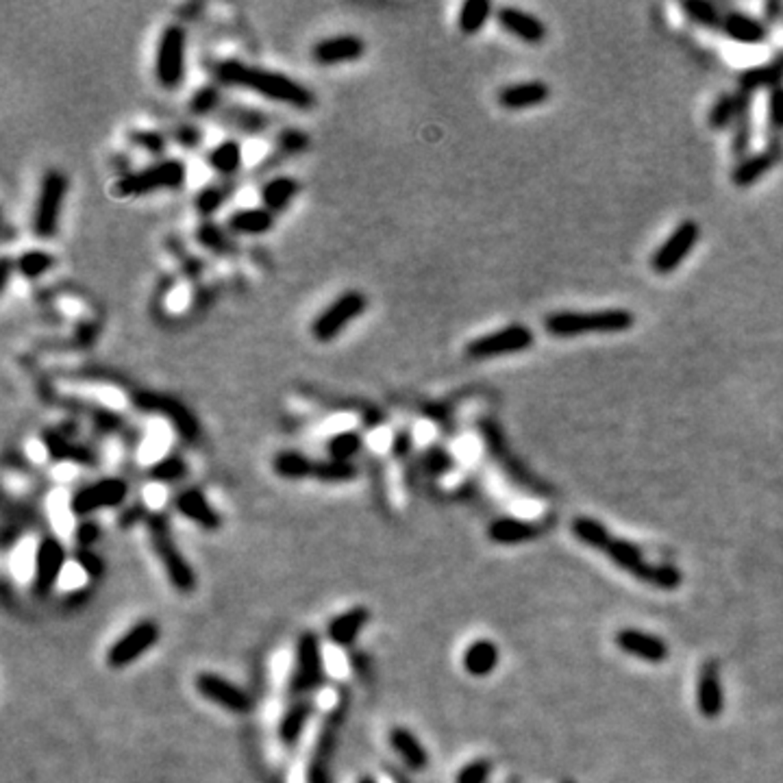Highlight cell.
<instances>
[{"label": "cell", "instance_id": "1", "mask_svg": "<svg viewBox=\"0 0 783 783\" xmlns=\"http://www.w3.org/2000/svg\"><path fill=\"white\" fill-rule=\"evenodd\" d=\"M571 529L579 542L605 553L609 562L616 564L618 568H623L624 572H629L632 577L638 579V581L649 583V586L659 589H675L681 586V581H684L679 568L670 566V564H649L647 559H644L642 551H640L633 542L612 536V533H609L601 522L594 521V518H588V516L574 518Z\"/></svg>", "mask_w": 783, "mask_h": 783}, {"label": "cell", "instance_id": "2", "mask_svg": "<svg viewBox=\"0 0 783 783\" xmlns=\"http://www.w3.org/2000/svg\"><path fill=\"white\" fill-rule=\"evenodd\" d=\"M213 76H216V81L220 85L248 90L268 100H277V103L294 107V109L305 111L316 105V96L305 88L303 83H298V81L289 79L286 74L242 64L237 59L218 61L213 65Z\"/></svg>", "mask_w": 783, "mask_h": 783}, {"label": "cell", "instance_id": "3", "mask_svg": "<svg viewBox=\"0 0 783 783\" xmlns=\"http://www.w3.org/2000/svg\"><path fill=\"white\" fill-rule=\"evenodd\" d=\"M635 314L629 309H598V312H553L544 318V331L557 340L583 335H616L632 331Z\"/></svg>", "mask_w": 783, "mask_h": 783}, {"label": "cell", "instance_id": "4", "mask_svg": "<svg viewBox=\"0 0 783 783\" xmlns=\"http://www.w3.org/2000/svg\"><path fill=\"white\" fill-rule=\"evenodd\" d=\"M350 711V694L342 693L333 708H329L324 714L323 723L318 727V736L314 740V749L307 757V766H305V783H333V769L335 757L340 751V740H342V729L347 725Z\"/></svg>", "mask_w": 783, "mask_h": 783}, {"label": "cell", "instance_id": "5", "mask_svg": "<svg viewBox=\"0 0 783 783\" xmlns=\"http://www.w3.org/2000/svg\"><path fill=\"white\" fill-rule=\"evenodd\" d=\"M146 536H149L151 548L155 557L159 559L170 586L181 594H192L196 589V572L192 564L187 562L183 551L172 536L170 518L164 512H151L146 521Z\"/></svg>", "mask_w": 783, "mask_h": 783}, {"label": "cell", "instance_id": "6", "mask_svg": "<svg viewBox=\"0 0 783 783\" xmlns=\"http://www.w3.org/2000/svg\"><path fill=\"white\" fill-rule=\"evenodd\" d=\"M327 681L323 638L316 632H303L294 649V670L288 684L289 701L312 699Z\"/></svg>", "mask_w": 783, "mask_h": 783}, {"label": "cell", "instance_id": "7", "mask_svg": "<svg viewBox=\"0 0 783 783\" xmlns=\"http://www.w3.org/2000/svg\"><path fill=\"white\" fill-rule=\"evenodd\" d=\"M187 179V168L179 159H164L144 170L129 172L116 181L114 192L122 198L152 194L157 190H179Z\"/></svg>", "mask_w": 783, "mask_h": 783}, {"label": "cell", "instance_id": "8", "mask_svg": "<svg viewBox=\"0 0 783 783\" xmlns=\"http://www.w3.org/2000/svg\"><path fill=\"white\" fill-rule=\"evenodd\" d=\"M533 342H536V335H533L531 327L513 323L498 329L495 333H486L481 338H475L472 342H468L466 355L470 359H475V362L507 357V355L525 353V350L533 347Z\"/></svg>", "mask_w": 783, "mask_h": 783}, {"label": "cell", "instance_id": "9", "mask_svg": "<svg viewBox=\"0 0 783 783\" xmlns=\"http://www.w3.org/2000/svg\"><path fill=\"white\" fill-rule=\"evenodd\" d=\"M65 192H68V179L64 172H46L42 185H39L38 202H35L33 220H30V228L39 240H50L57 233Z\"/></svg>", "mask_w": 783, "mask_h": 783}, {"label": "cell", "instance_id": "10", "mask_svg": "<svg viewBox=\"0 0 783 783\" xmlns=\"http://www.w3.org/2000/svg\"><path fill=\"white\" fill-rule=\"evenodd\" d=\"M126 498H129V483L120 479V477H105V479L81 486L70 496V512L83 521V518L94 516V513L103 510H114V507L125 505Z\"/></svg>", "mask_w": 783, "mask_h": 783}, {"label": "cell", "instance_id": "11", "mask_svg": "<svg viewBox=\"0 0 783 783\" xmlns=\"http://www.w3.org/2000/svg\"><path fill=\"white\" fill-rule=\"evenodd\" d=\"M481 434H483V440H486V444L490 446L495 460L498 461V464H501L503 472H505V475L510 477V479L516 483L521 490L531 492V495H536V496H551L553 495V490L548 483L538 479V477L533 475V472L529 470V468L522 464L521 460H516V457L512 455L505 437H503L501 429H498L495 422H490V420L481 422Z\"/></svg>", "mask_w": 783, "mask_h": 783}, {"label": "cell", "instance_id": "12", "mask_svg": "<svg viewBox=\"0 0 783 783\" xmlns=\"http://www.w3.org/2000/svg\"><path fill=\"white\" fill-rule=\"evenodd\" d=\"M161 627L155 620L144 618L135 623L126 633H122L109 649H107L105 662L109 668L122 670L133 666L137 659L144 658L149 650L159 642Z\"/></svg>", "mask_w": 783, "mask_h": 783}, {"label": "cell", "instance_id": "13", "mask_svg": "<svg viewBox=\"0 0 783 783\" xmlns=\"http://www.w3.org/2000/svg\"><path fill=\"white\" fill-rule=\"evenodd\" d=\"M368 307V298L357 289L340 294L327 309L318 314V318L312 323V335L318 342H331L338 338L350 323H355Z\"/></svg>", "mask_w": 783, "mask_h": 783}, {"label": "cell", "instance_id": "14", "mask_svg": "<svg viewBox=\"0 0 783 783\" xmlns=\"http://www.w3.org/2000/svg\"><path fill=\"white\" fill-rule=\"evenodd\" d=\"M185 30L176 24L161 33L155 55V76L164 90H176L185 76Z\"/></svg>", "mask_w": 783, "mask_h": 783}, {"label": "cell", "instance_id": "15", "mask_svg": "<svg viewBox=\"0 0 783 783\" xmlns=\"http://www.w3.org/2000/svg\"><path fill=\"white\" fill-rule=\"evenodd\" d=\"M65 562H68V551L61 540L55 536H46L39 540L33 559V583H30L33 597L46 598L53 592L59 583L61 572H64Z\"/></svg>", "mask_w": 783, "mask_h": 783}, {"label": "cell", "instance_id": "16", "mask_svg": "<svg viewBox=\"0 0 783 783\" xmlns=\"http://www.w3.org/2000/svg\"><path fill=\"white\" fill-rule=\"evenodd\" d=\"M194 688L202 699L218 705V708L233 711V714L246 716L251 714L253 708H255V701H253V696L248 694L246 690L240 688L237 684H233V681L225 679L222 675L210 673V670L196 675Z\"/></svg>", "mask_w": 783, "mask_h": 783}, {"label": "cell", "instance_id": "17", "mask_svg": "<svg viewBox=\"0 0 783 783\" xmlns=\"http://www.w3.org/2000/svg\"><path fill=\"white\" fill-rule=\"evenodd\" d=\"M701 240V227L696 220L679 222L677 228L666 237V242L650 257V268L655 274L675 272L688 259Z\"/></svg>", "mask_w": 783, "mask_h": 783}, {"label": "cell", "instance_id": "18", "mask_svg": "<svg viewBox=\"0 0 783 783\" xmlns=\"http://www.w3.org/2000/svg\"><path fill=\"white\" fill-rule=\"evenodd\" d=\"M557 518L546 516L544 521H521V518H512V516H503V518H495V521L487 525V538H490V542L495 544H503V546H516V544H525V542H533L538 540V538L544 536V533H548L555 525Z\"/></svg>", "mask_w": 783, "mask_h": 783}, {"label": "cell", "instance_id": "19", "mask_svg": "<svg viewBox=\"0 0 783 783\" xmlns=\"http://www.w3.org/2000/svg\"><path fill=\"white\" fill-rule=\"evenodd\" d=\"M175 510L179 516L190 521L192 525H196L202 531H220L222 529V516L216 507L211 505L210 498L205 496V492L198 490V487H187L181 490L175 496Z\"/></svg>", "mask_w": 783, "mask_h": 783}, {"label": "cell", "instance_id": "20", "mask_svg": "<svg viewBox=\"0 0 783 783\" xmlns=\"http://www.w3.org/2000/svg\"><path fill=\"white\" fill-rule=\"evenodd\" d=\"M753 109V94L746 91H727L714 100L708 111V126L711 131H725L734 129L738 120L751 116Z\"/></svg>", "mask_w": 783, "mask_h": 783}, {"label": "cell", "instance_id": "21", "mask_svg": "<svg viewBox=\"0 0 783 783\" xmlns=\"http://www.w3.org/2000/svg\"><path fill=\"white\" fill-rule=\"evenodd\" d=\"M696 703H699V711L705 718L714 720L723 714L725 693L723 681H720V664L716 659H708L701 666L699 685H696Z\"/></svg>", "mask_w": 783, "mask_h": 783}, {"label": "cell", "instance_id": "22", "mask_svg": "<svg viewBox=\"0 0 783 783\" xmlns=\"http://www.w3.org/2000/svg\"><path fill=\"white\" fill-rule=\"evenodd\" d=\"M370 618H373V614H370L368 607L355 605V607H350L347 612L338 614V616L329 620L327 640L338 649H353L359 635L368 627Z\"/></svg>", "mask_w": 783, "mask_h": 783}, {"label": "cell", "instance_id": "23", "mask_svg": "<svg viewBox=\"0 0 783 783\" xmlns=\"http://www.w3.org/2000/svg\"><path fill=\"white\" fill-rule=\"evenodd\" d=\"M616 647L623 653L644 659L649 664H662L670 655L668 642L659 635L638 632V629H623L616 633Z\"/></svg>", "mask_w": 783, "mask_h": 783}, {"label": "cell", "instance_id": "24", "mask_svg": "<svg viewBox=\"0 0 783 783\" xmlns=\"http://www.w3.org/2000/svg\"><path fill=\"white\" fill-rule=\"evenodd\" d=\"M314 711H316V703L312 699L289 701V705L283 711L281 720L277 725V738L281 742L283 749L289 751L294 746H298L309 723H312Z\"/></svg>", "mask_w": 783, "mask_h": 783}, {"label": "cell", "instance_id": "25", "mask_svg": "<svg viewBox=\"0 0 783 783\" xmlns=\"http://www.w3.org/2000/svg\"><path fill=\"white\" fill-rule=\"evenodd\" d=\"M366 53V44L357 35H335V38L320 39L314 44L312 59L318 65H338L348 64V61L362 59Z\"/></svg>", "mask_w": 783, "mask_h": 783}, {"label": "cell", "instance_id": "26", "mask_svg": "<svg viewBox=\"0 0 783 783\" xmlns=\"http://www.w3.org/2000/svg\"><path fill=\"white\" fill-rule=\"evenodd\" d=\"M551 99V85L544 81H522V83H512L498 90L496 100L503 109L522 111L540 107Z\"/></svg>", "mask_w": 783, "mask_h": 783}, {"label": "cell", "instance_id": "27", "mask_svg": "<svg viewBox=\"0 0 783 783\" xmlns=\"http://www.w3.org/2000/svg\"><path fill=\"white\" fill-rule=\"evenodd\" d=\"M781 157H783V149L777 144V142H772L769 149L740 159L734 170H731V183H734L736 187L755 185L761 176L769 175L772 168L779 164Z\"/></svg>", "mask_w": 783, "mask_h": 783}, {"label": "cell", "instance_id": "28", "mask_svg": "<svg viewBox=\"0 0 783 783\" xmlns=\"http://www.w3.org/2000/svg\"><path fill=\"white\" fill-rule=\"evenodd\" d=\"M496 22L501 24L507 33L521 39L525 44H542L546 39V24L533 13L522 12L516 7H501L496 12Z\"/></svg>", "mask_w": 783, "mask_h": 783}, {"label": "cell", "instance_id": "29", "mask_svg": "<svg viewBox=\"0 0 783 783\" xmlns=\"http://www.w3.org/2000/svg\"><path fill=\"white\" fill-rule=\"evenodd\" d=\"M720 30L725 33V38H729L731 42H738L744 46H755L764 44L769 39V27L761 22L755 15L740 12V9H729L723 15V27Z\"/></svg>", "mask_w": 783, "mask_h": 783}, {"label": "cell", "instance_id": "30", "mask_svg": "<svg viewBox=\"0 0 783 783\" xmlns=\"http://www.w3.org/2000/svg\"><path fill=\"white\" fill-rule=\"evenodd\" d=\"M388 742H390V749L394 751V755L403 761L407 769L414 772L426 770V766H429V753H426L425 744H422V740L414 734V731L400 725L392 727L388 734Z\"/></svg>", "mask_w": 783, "mask_h": 783}, {"label": "cell", "instance_id": "31", "mask_svg": "<svg viewBox=\"0 0 783 783\" xmlns=\"http://www.w3.org/2000/svg\"><path fill=\"white\" fill-rule=\"evenodd\" d=\"M135 405L142 407V409L161 411V414H166L168 418L172 420V425L176 426V431H179V434L185 437L187 442L196 440L198 425H196L194 416H192L190 411L185 409V407L176 403V400L159 399V396H152V394H137Z\"/></svg>", "mask_w": 783, "mask_h": 783}, {"label": "cell", "instance_id": "32", "mask_svg": "<svg viewBox=\"0 0 783 783\" xmlns=\"http://www.w3.org/2000/svg\"><path fill=\"white\" fill-rule=\"evenodd\" d=\"M498 659H501V653H498L496 644L487 638H479L466 647L464 655H461V666L470 677L481 679L495 673Z\"/></svg>", "mask_w": 783, "mask_h": 783}, {"label": "cell", "instance_id": "33", "mask_svg": "<svg viewBox=\"0 0 783 783\" xmlns=\"http://www.w3.org/2000/svg\"><path fill=\"white\" fill-rule=\"evenodd\" d=\"M783 85V53L777 55L775 59L764 65H755V68L744 70L738 76V90L753 94L761 90H775Z\"/></svg>", "mask_w": 783, "mask_h": 783}, {"label": "cell", "instance_id": "34", "mask_svg": "<svg viewBox=\"0 0 783 783\" xmlns=\"http://www.w3.org/2000/svg\"><path fill=\"white\" fill-rule=\"evenodd\" d=\"M274 227V213L268 211L266 207H248V210H237L228 216L227 231L236 233V236H266Z\"/></svg>", "mask_w": 783, "mask_h": 783}, {"label": "cell", "instance_id": "35", "mask_svg": "<svg viewBox=\"0 0 783 783\" xmlns=\"http://www.w3.org/2000/svg\"><path fill=\"white\" fill-rule=\"evenodd\" d=\"M314 461L316 460L307 457L305 452L281 451L272 457V472L279 477V479H286V481L312 479Z\"/></svg>", "mask_w": 783, "mask_h": 783}, {"label": "cell", "instance_id": "36", "mask_svg": "<svg viewBox=\"0 0 783 783\" xmlns=\"http://www.w3.org/2000/svg\"><path fill=\"white\" fill-rule=\"evenodd\" d=\"M297 194H298V181L292 179V176H274V179L263 183L262 192H259L263 207L272 213L286 210L289 202L297 198Z\"/></svg>", "mask_w": 783, "mask_h": 783}, {"label": "cell", "instance_id": "37", "mask_svg": "<svg viewBox=\"0 0 783 783\" xmlns=\"http://www.w3.org/2000/svg\"><path fill=\"white\" fill-rule=\"evenodd\" d=\"M244 151L242 144L236 140H225L207 152V166L216 170L218 175L233 176L242 168Z\"/></svg>", "mask_w": 783, "mask_h": 783}, {"label": "cell", "instance_id": "38", "mask_svg": "<svg viewBox=\"0 0 783 783\" xmlns=\"http://www.w3.org/2000/svg\"><path fill=\"white\" fill-rule=\"evenodd\" d=\"M220 118L225 120V125L242 131V133H251V135L263 133V131H268V126H271V120H268L266 114L237 105L227 107V109L220 114Z\"/></svg>", "mask_w": 783, "mask_h": 783}, {"label": "cell", "instance_id": "39", "mask_svg": "<svg viewBox=\"0 0 783 783\" xmlns=\"http://www.w3.org/2000/svg\"><path fill=\"white\" fill-rule=\"evenodd\" d=\"M364 446V437L359 431L355 429H344L338 431V434H333L327 440V444H324V449H327L329 460L333 461H353V457L357 455L359 451H362Z\"/></svg>", "mask_w": 783, "mask_h": 783}, {"label": "cell", "instance_id": "40", "mask_svg": "<svg viewBox=\"0 0 783 783\" xmlns=\"http://www.w3.org/2000/svg\"><path fill=\"white\" fill-rule=\"evenodd\" d=\"M681 9L688 15L690 22H694L696 27L703 29H720L723 27V15L725 12L718 4L710 3V0H685L681 3Z\"/></svg>", "mask_w": 783, "mask_h": 783}, {"label": "cell", "instance_id": "41", "mask_svg": "<svg viewBox=\"0 0 783 783\" xmlns=\"http://www.w3.org/2000/svg\"><path fill=\"white\" fill-rule=\"evenodd\" d=\"M359 477L357 466L353 461H333V460H316L314 461L312 479L320 483H348Z\"/></svg>", "mask_w": 783, "mask_h": 783}, {"label": "cell", "instance_id": "42", "mask_svg": "<svg viewBox=\"0 0 783 783\" xmlns=\"http://www.w3.org/2000/svg\"><path fill=\"white\" fill-rule=\"evenodd\" d=\"M490 18H492L490 0H468V3L461 4L457 24H460L461 33L475 35V33H479L483 27H486V22Z\"/></svg>", "mask_w": 783, "mask_h": 783}, {"label": "cell", "instance_id": "43", "mask_svg": "<svg viewBox=\"0 0 783 783\" xmlns=\"http://www.w3.org/2000/svg\"><path fill=\"white\" fill-rule=\"evenodd\" d=\"M44 442L46 449H48V455L55 457V460H70L76 461V464H96L94 452L83 449V446L73 444V442H68L65 437L57 434H48L44 437Z\"/></svg>", "mask_w": 783, "mask_h": 783}, {"label": "cell", "instance_id": "44", "mask_svg": "<svg viewBox=\"0 0 783 783\" xmlns=\"http://www.w3.org/2000/svg\"><path fill=\"white\" fill-rule=\"evenodd\" d=\"M196 240L202 248L216 253V255H228V253L236 251V244L228 237L227 228L218 227L211 220H205L196 228Z\"/></svg>", "mask_w": 783, "mask_h": 783}, {"label": "cell", "instance_id": "45", "mask_svg": "<svg viewBox=\"0 0 783 783\" xmlns=\"http://www.w3.org/2000/svg\"><path fill=\"white\" fill-rule=\"evenodd\" d=\"M187 461L179 455H166L161 460H157L155 464L149 468V479L155 483H175L181 481L183 477H187Z\"/></svg>", "mask_w": 783, "mask_h": 783}, {"label": "cell", "instance_id": "46", "mask_svg": "<svg viewBox=\"0 0 783 783\" xmlns=\"http://www.w3.org/2000/svg\"><path fill=\"white\" fill-rule=\"evenodd\" d=\"M55 257L48 255L46 251H27L24 255L18 257V262H15V268H18V272L22 274V277L27 279H39L42 274H46L53 268Z\"/></svg>", "mask_w": 783, "mask_h": 783}, {"label": "cell", "instance_id": "47", "mask_svg": "<svg viewBox=\"0 0 783 783\" xmlns=\"http://www.w3.org/2000/svg\"><path fill=\"white\" fill-rule=\"evenodd\" d=\"M452 466H455V460L444 446H431L422 457V468H425V472L431 479H440V477L449 475Z\"/></svg>", "mask_w": 783, "mask_h": 783}, {"label": "cell", "instance_id": "48", "mask_svg": "<svg viewBox=\"0 0 783 783\" xmlns=\"http://www.w3.org/2000/svg\"><path fill=\"white\" fill-rule=\"evenodd\" d=\"M228 192L222 185H207L202 187L201 192H198L194 198V207L196 211L201 213L202 218H211L213 213L220 210L222 205H225Z\"/></svg>", "mask_w": 783, "mask_h": 783}, {"label": "cell", "instance_id": "49", "mask_svg": "<svg viewBox=\"0 0 783 783\" xmlns=\"http://www.w3.org/2000/svg\"><path fill=\"white\" fill-rule=\"evenodd\" d=\"M73 557H74L76 566H79L81 571L85 572V577H88L90 581H99V579L105 577L107 564H105V559L94 551V548H76Z\"/></svg>", "mask_w": 783, "mask_h": 783}, {"label": "cell", "instance_id": "50", "mask_svg": "<svg viewBox=\"0 0 783 783\" xmlns=\"http://www.w3.org/2000/svg\"><path fill=\"white\" fill-rule=\"evenodd\" d=\"M222 105L220 90L216 85H202L190 99V111L194 116H210Z\"/></svg>", "mask_w": 783, "mask_h": 783}, {"label": "cell", "instance_id": "51", "mask_svg": "<svg viewBox=\"0 0 783 783\" xmlns=\"http://www.w3.org/2000/svg\"><path fill=\"white\" fill-rule=\"evenodd\" d=\"M751 142H753V122L751 116H746L731 129V152L738 157V161L751 155Z\"/></svg>", "mask_w": 783, "mask_h": 783}, {"label": "cell", "instance_id": "52", "mask_svg": "<svg viewBox=\"0 0 783 783\" xmlns=\"http://www.w3.org/2000/svg\"><path fill=\"white\" fill-rule=\"evenodd\" d=\"M492 769H495V766H492V761L486 760V757L472 760L457 770L455 783H487L492 777Z\"/></svg>", "mask_w": 783, "mask_h": 783}, {"label": "cell", "instance_id": "53", "mask_svg": "<svg viewBox=\"0 0 783 783\" xmlns=\"http://www.w3.org/2000/svg\"><path fill=\"white\" fill-rule=\"evenodd\" d=\"M307 146H309L307 133H303V131L298 129H286L277 137V149L281 151L283 155H297V152H303Z\"/></svg>", "mask_w": 783, "mask_h": 783}, {"label": "cell", "instance_id": "54", "mask_svg": "<svg viewBox=\"0 0 783 783\" xmlns=\"http://www.w3.org/2000/svg\"><path fill=\"white\" fill-rule=\"evenodd\" d=\"M100 533H103V529H100L99 522L91 521V518H83L74 529V540L79 544V548H91L100 540Z\"/></svg>", "mask_w": 783, "mask_h": 783}, {"label": "cell", "instance_id": "55", "mask_svg": "<svg viewBox=\"0 0 783 783\" xmlns=\"http://www.w3.org/2000/svg\"><path fill=\"white\" fill-rule=\"evenodd\" d=\"M149 516H151V512L146 510L144 503H131V505L122 507V512L118 516V527L125 529V531H129V529L137 527L140 522H144L146 525Z\"/></svg>", "mask_w": 783, "mask_h": 783}, {"label": "cell", "instance_id": "56", "mask_svg": "<svg viewBox=\"0 0 783 783\" xmlns=\"http://www.w3.org/2000/svg\"><path fill=\"white\" fill-rule=\"evenodd\" d=\"M131 142L149 152H161L166 149V137L161 133H155V131H133L131 133Z\"/></svg>", "mask_w": 783, "mask_h": 783}, {"label": "cell", "instance_id": "57", "mask_svg": "<svg viewBox=\"0 0 783 783\" xmlns=\"http://www.w3.org/2000/svg\"><path fill=\"white\" fill-rule=\"evenodd\" d=\"M769 122L772 131L783 133V85L769 91Z\"/></svg>", "mask_w": 783, "mask_h": 783}, {"label": "cell", "instance_id": "58", "mask_svg": "<svg viewBox=\"0 0 783 783\" xmlns=\"http://www.w3.org/2000/svg\"><path fill=\"white\" fill-rule=\"evenodd\" d=\"M175 140L176 144L183 146V149H196V146L201 144L202 133L194 125H181L179 129L175 131Z\"/></svg>", "mask_w": 783, "mask_h": 783}, {"label": "cell", "instance_id": "59", "mask_svg": "<svg viewBox=\"0 0 783 783\" xmlns=\"http://www.w3.org/2000/svg\"><path fill=\"white\" fill-rule=\"evenodd\" d=\"M350 668H353V673L357 675V677H362L364 681L370 677V659L366 653H359V650H350Z\"/></svg>", "mask_w": 783, "mask_h": 783}, {"label": "cell", "instance_id": "60", "mask_svg": "<svg viewBox=\"0 0 783 783\" xmlns=\"http://www.w3.org/2000/svg\"><path fill=\"white\" fill-rule=\"evenodd\" d=\"M411 451V435L403 431V434H396L394 442H392V452H394V457H405L407 452Z\"/></svg>", "mask_w": 783, "mask_h": 783}, {"label": "cell", "instance_id": "61", "mask_svg": "<svg viewBox=\"0 0 783 783\" xmlns=\"http://www.w3.org/2000/svg\"><path fill=\"white\" fill-rule=\"evenodd\" d=\"M90 597H91V588H81L65 598V605H70V607H81V605L90 601Z\"/></svg>", "mask_w": 783, "mask_h": 783}, {"label": "cell", "instance_id": "62", "mask_svg": "<svg viewBox=\"0 0 783 783\" xmlns=\"http://www.w3.org/2000/svg\"><path fill=\"white\" fill-rule=\"evenodd\" d=\"M355 783H379V779L377 777H373V775H364V777H359L357 781Z\"/></svg>", "mask_w": 783, "mask_h": 783}]
</instances>
